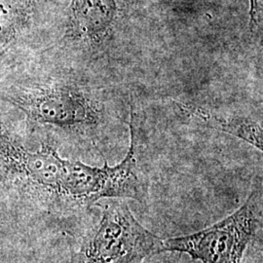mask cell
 Masks as SVG:
<instances>
[{
  "label": "cell",
  "instance_id": "obj_5",
  "mask_svg": "<svg viewBox=\"0 0 263 263\" xmlns=\"http://www.w3.org/2000/svg\"><path fill=\"white\" fill-rule=\"evenodd\" d=\"M117 14L116 0H71L68 35L89 45H101L111 36Z\"/></svg>",
  "mask_w": 263,
  "mask_h": 263
},
{
  "label": "cell",
  "instance_id": "obj_3",
  "mask_svg": "<svg viewBox=\"0 0 263 263\" xmlns=\"http://www.w3.org/2000/svg\"><path fill=\"white\" fill-rule=\"evenodd\" d=\"M262 227V194L256 189L226 218L193 234L163 240V253L190 255L202 263H241Z\"/></svg>",
  "mask_w": 263,
  "mask_h": 263
},
{
  "label": "cell",
  "instance_id": "obj_8",
  "mask_svg": "<svg viewBox=\"0 0 263 263\" xmlns=\"http://www.w3.org/2000/svg\"><path fill=\"white\" fill-rule=\"evenodd\" d=\"M251 10H250V26L252 30L258 28L261 22L262 15V0H250Z\"/></svg>",
  "mask_w": 263,
  "mask_h": 263
},
{
  "label": "cell",
  "instance_id": "obj_6",
  "mask_svg": "<svg viewBox=\"0 0 263 263\" xmlns=\"http://www.w3.org/2000/svg\"><path fill=\"white\" fill-rule=\"evenodd\" d=\"M178 105L208 128L235 136L262 151V128L258 123L245 117L221 115L192 104L181 103Z\"/></svg>",
  "mask_w": 263,
  "mask_h": 263
},
{
  "label": "cell",
  "instance_id": "obj_4",
  "mask_svg": "<svg viewBox=\"0 0 263 263\" xmlns=\"http://www.w3.org/2000/svg\"><path fill=\"white\" fill-rule=\"evenodd\" d=\"M13 104L37 122L69 133L95 130L103 120V106L77 85H35L12 95Z\"/></svg>",
  "mask_w": 263,
  "mask_h": 263
},
{
  "label": "cell",
  "instance_id": "obj_1",
  "mask_svg": "<svg viewBox=\"0 0 263 263\" xmlns=\"http://www.w3.org/2000/svg\"><path fill=\"white\" fill-rule=\"evenodd\" d=\"M0 173L46 209L90 207L102 187L100 168L63 159L48 143L28 151L1 124Z\"/></svg>",
  "mask_w": 263,
  "mask_h": 263
},
{
  "label": "cell",
  "instance_id": "obj_2",
  "mask_svg": "<svg viewBox=\"0 0 263 263\" xmlns=\"http://www.w3.org/2000/svg\"><path fill=\"white\" fill-rule=\"evenodd\" d=\"M101 218L88 232L70 263H145L163 253V239L132 214L122 199L100 203Z\"/></svg>",
  "mask_w": 263,
  "mask_h": 263
},
{
  "label": "cell",
  "instance_id": "obj_7",
  "mask_svg": "<svg viewBox=\"0 0 263 263\" xmlns=\"http://www.w3.org/2000/svg\"><path fill=\"white\" fill-rule=\"evenodd\" d=\"M31 11V0H0V58L23 32Z\"/></svg>",
  "mask_w": 263,
  "mask_h": 263
}]
</instances>
